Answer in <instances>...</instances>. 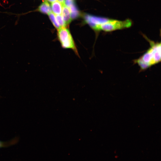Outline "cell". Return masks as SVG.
Instances as JSON below:
<instances>
[{
	"instance_id": "cell-10",
	"label": "cell",
	"mask_w": 161,
	"mask_h": 161,
	"mask_svg": "<svg viewBox=\"0 0 161 161\" xmlns=\"http://www.w3.org/2000/svg\"><path fill=\"white\" fill-rule=\"evenodd\" d=\"M56 16L57 21L61 28L66 27V25L65 24L61 16V15H56Z\"/></svg>"
},
{
	"instance_id": "cell-4",
	"label": "cell",
	"mask_w": 161,
	"mask_h": 161,
	"mask_svg": "<svg viewBox=\"0 0 161 161\" xmlns=\"http://www.w3.org/2000/svg\"><path fill=\"white\" fill-rule=\"evenodd\" d=\"M84 21L95 31H99L100 26L107 21L109 19L105 17H99L88 14L84 16Z\"/></svg>"
},
{
	"instance_id": "cell-12",
	"label": "cell",
	"mask_w": 161,
	"mask_h": 161,
	"mask_svg": "<svg viewBox=\"0 0 161 161\" xmlns=\"http://www.w3.org/2000/svg\"><path fill=\"white\" fill-rule=\"evenodd\" d=\"M74 0H65L64 4L68 8L74 3Z\"/></svg>"
},
{
	"instance_id": "cell-1",
	"label": "cell",
	"mask_w": 161,
	"mask_h": 161,
	"mask_svg": "<svg viewBox=\"0 0 161 161\" xmlns=\"http://www.w3.org/2000/svg\"><path fill=\"white\" fill-rule=\"evenodd\" d=\"M147 39L150 43V47L141 57L134 60V62L142 70L147 69L161 61L160 42L155 43Z\"/></svg>"
},
{
	"instance_id": "cell-3",
	"label": "cell",
	"mask_w": 161,
	"mask_h": 161,
	"mask_svg": "<svg viewBox=\"0 0 161 161\" xmlns=\"http://www.w3.org/2000/svg\"><path fill=\"white\" fill-rule=\"evenodd\" d=\"M132 24V21L130 19L120 21L109 18L107 21L100 26L99 30L110 32L129 28Z\"/></svg>"
},
{
	"instance_id": "cell-2",
	"label": "cell",
	"mask_w": 161,
	"mask_h": 161,
	"mask_svg": "<svg viewBox=\"0 0 161 161\" xmlns=\"http://www.w3.org/2000/svg\"><path fill=\"white\" fill-rule=\"evenodd\" d=\"M58 30V39L62 47L71 49L78 55L75 42L69 29L65 27H61Z\"/></svg>"
},
{
	"instance_id": "cell-7",
	"label": "cell",
	"mask_w": 161,
	"mask_h": 161,
	"mask_svg": "<svg viewBox=\"0 0 161 161\" xmlns=\"http://www.w3.org/2000/svg\"><path fill=\"white\" fill-rule=\"evenodd\" d=\"M62 6L61 4L58 1H55L52 3L51 4L52 9L55 15H61Z\"/></svg>"
},
{
	"instance_id": "cell-11",
	"label": "cell",
	"mask_w": 161,
	"mask_h": 161,
	"mask_svg": "<svg viewBox=\"0 0 161 161\" xmlns=\"http://www.w3.org/2000/svg\"><path fill=\"white\" fill-rule=\"evenodd\" d=\"M16 141V139L9 142H4L0 141V148L6 147L14 144Z\"/></svg>"
},
{
	"instance_id": "cell-14",
	"label": "cell",
	"mask_w": 161,
	"mask_h": 161,
	"mask_svg": "<svg viewBox=\"0 0 161 161\" xmlns=\"http://www.w3.org/2000/svg\"><path fill=\"white\" fill-rule=\"evenodd\" d=\"M50 2H53L56 1L57 0H47Z\"/></svg>"
},
{
	"instance_id": "cell-9",
	"label": "cell",
	"mask_w": 161,
	"mask_h": 161,
	"mask_svg": "<svg viewBox=\"0 0 161 161\" xmlns=\"http://www.w3.org/2000/svg\"><path fill=\"white\" fill-rule=\"evenodd\" d=\"M48 15L49 18L51 20L54 27L57 30H58L61 28V27L57 21L55 15L51 12L48 14Z\"/></svg>"
},
{
	"instance_id": "cell-13",
	"label": "cell",
	"mask_w": 161,
	"mask_h": 161,
	"mask_svg": "<svg viewBox=\"0 0 161 161\" xmlns=\"http://www.w3.org/2000/svg\"><path fill=\"white\" fill-rule=\"evenodd\" d=\"M58 1L60 2L62 5H65L64 4V1L65 0H58Z\"/></svg>"
},
{
	"instance_id": "cell-6",
	"label": "cell",
	"mask_w": 161,
	"mask_h": 161,
	"mask_svg": "<svg viewBox=\"0 0 161 161\" xmlns=\"http://www.w3.org/2000/svg\"><path fill=\"white\" fill-rule=\"evenodd\" d=\"M38 10L42 13L48 14L52 12L50 5L46 1H44L39 6Z\"/></svg>"
},
{
	"instance_id": "cell-5",
	"label": "cell",
	"mask_w": 161,
	"mask_h": 161,
	"mask_svg": "<svg viewBox=\"0 0 161 161\" xmlns=\"http://www.w3.org/2000/svg\"><path fill=\"white\" fill-rule=\"evenodd\" d=\"M61 15L65 24L67 26L70 23L71 21L72 18L69 8L65 5L62 6Z\"/></svg>"
},
{
	"instance_id": "cell-8",
	"label": "cell",
	"mask_w": 161,
	"mask_h": 161,
	"mask_svg": "<svg viewBox=\"0 0 161 161\" xmlns=\"http://www.w3.org/2000/svg\"><path fill=\"white\" fill-rule=\"evenodd\" d=\"M70 10L71 17L72 19H75L80 16V14L75 3L69 8Z\"/></svg>"
}]
</instances>
